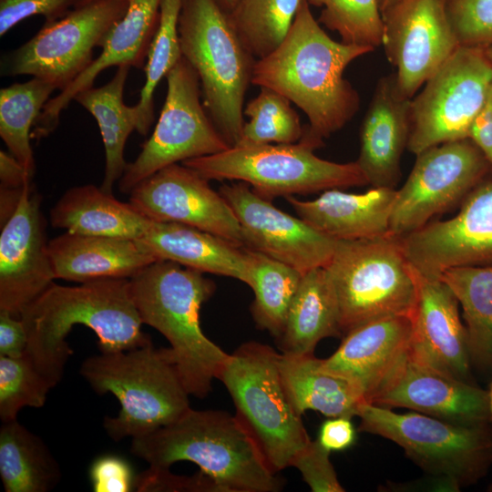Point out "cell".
<instances>
[{"label": "cell", "instance_id": "cell-1", "mask_svg": "<svg viewBox=\"0 0 492 492\" xmlns=\"http://www.w3.org/2000/svg\"><path fill=\"white\" fill-rule=\"evenodd\" d=\"M372 51L331 38L313 15L308 1L302 0L283 41L256 60L251 84L272 88L301 108L309 123L300 140L318 149L359 110V94L343 72Z\"/></svg>", "mask_w": 492, "mask_h": 492}, {"label": "cell", "instance_id": "cell-2", "mask_svg": "<svg viewBox=\"0 0 492 492\" xmlns=\"http://www.w3.org/2000/svg\"><path fill=\"white\" fill-rule=\"evenodd\" d=\"M27 333L26 355L52 388L62 379L73 351L66 338L82 324L98 338L102 353L149 345L150 337L130 293L129 279H100L64 286L53 282L20 316Z\"/></svg>", "mask_w": 492, "mask_h": 492}, {"label": "cell", "instance_id": "cell-3", "mask_svg": "<svg viewBox=\"0 0 492 492\" xmlns=\"http://www.w3.org/2000/svg\"><path fill=\"white\" fill-rule=\"evenodd\" d=\"M131 453L154 470L192 462L219 492H277L283 487L246 427L225 411L190 408L175 422L132 438Z\"/></svg>", "mask_w": 492, "mask_h": 492}, {"label": "cell", "instance_id": "cell-4", "mask_svg": "<svg viewBox=\"0 0 492 492\" xmlns=\"http://www.w3.org/2000/svg\"><path fill=\"white\" fill-rule=\"evenodd\" d=\"M130 293L143 324L159 331L189 395L211 391L229 354L202 332L200 310L215 291L203 272L159 260L129 279Z\"/></svg>", "mask_w": 492, "mask_h": 492}, {"label": "cell", "instance_id": "cell-5", "mask_svg": "<svg viewBox=\"0 0 492 492\" xmlns=\"http://www.w3.org/2000/svg\"><path fill=\"white\" fill-rule=\"evenodd\" d=\"M178 28L182 56L200 79L202 103L230 147L235 146L256 59L216 0H182Z\"/></svg>", "mask_w": 492, "mask_h": 492}, {"label": "cell", "instance_id": "cell-6", "mask_svg": "<svg viewBox=\"0 0 492 492\" xmlns=\"http://www.w3.org/2000/svg\"><path fill=\"white\" fill-rule=\"evenodd\" d=\"M80 374L99 395L111 393L120 409L104 427L116 441L138 437L166 426L190 409L184 387L166 348L153 344L87 358Z\"/></svg>", "mask_w": 492, "mask_h": 492}, {"label": "cell", "instance_id": "cell-7", "mask_svg": "<svg viewBox=\"0 0 492 492\" xmlns=\"http://www.w3.org/2000/svg\"><path fill=\"white\" fill-rule=\"evenodd\" d=\"M325 269L335 290L342 334L375 319L413 318L417 283L398 236L337 241Z\"/></svg>", "mask_w": 492, "mask_h": 492}, {"label": "cell", "instance_id": "cell-8", "mask_svg": "<svg viewBox=\"0 0 492 492\" xmlns=\"http://www.w3.org/2000/svg\"><path fill=\"white\" fill-rule=\"evenodd\" d=\"M279 358L271 346L247 342L229 354L218 376L233 400L235 415L274 473L291 466L311 441L284 393Z\"/></svg>", "mask_w": 492, "mask_h": 492}, {"label": "cell", "instance_id": "cell-9", "mask_svg": "<svg viewBox=\"0 0 492 492\" xmlns=\"http://www.w3.org/2000/svg\"><path fill=\"white\" fill-rule=\"evenodd\" d=\"M359 430L390 439L444 486L457 490L482 478L492 465V422L459 424L424 414H397L364 402Z\"/></svg>", "mask_w": 492, "mask_h": 492}, {"label": "cell", "instance_id": "cell-10", "mask_svg": "<svg viewBox=\"0 0 492 492\" xmlns=\"http://www.w3.org/2000/svg\"><path fill=\"white\" fill-rule=\"evenodd\" d=\"M299 140L292 144H243L183 165L207 179L239 180L264 199L369 185L356 161L337 163L314 154Z\"/></svg>", "mask_w": 492, "mask_h": 492}, {"label": "cell", "instance_id": "cell-11", "mask_svg": "<svg viewBox=\"0 0 492 492\" xmlns=\"http://www.w3.org/2000/svg\"><path fill=\"white\" fill-rule=\"evenodd\" d=\"M128 0L78 3L63 17L45 22L28 41L6 54L1 75L40 78L67 89L93 60L109 29L125 15Z\"/></svg>", "mask_w": 492, "mask_h": 492}, {"label": "cell", "instance_id": "cell-12", "mask_svg": "<svg viewBox=\"0 0 492 492\" xmlns=\"http://www.w3.org/2000/svg\"><path fill=\"white\" fill-rule=\"evenodd\" d=\"M491 84L492 62L486 48L458 46L411 98L408 151L417 155L468 138Z\"/></svg>", "mask_w": 492, "mask_h": 492}, {"label": "cell", "instance_id": "cell-13", "mask_svg": "<svg viewBox=\"0 0 492 492\" xmlns=\"http://www.w3.org/2000/svg\"><path fill=\"white\" fill-rule=\"evenodd\" d=\"M166 79L167 95L153 132L118 180L123 193L167 166L230 148L201 103L199 77L183 56Z\"/></svg>", "mask_w": 492, "mask_h": 492}, {"label": "cell", "instance_id": "cell-14", "mask_svg": "<svg viewBox=\"0 0 492 492\" xmlns=\"http://www.w3.org/2000/svg\"><path fill=\"white\" fill-rule=\"evenodd\" d=\"M404 185L396 190L390 234L404 236L453 209L482 182L492 166L468 138L445 142L415 155Z\"/></svg>", "mask_w": 492, "mask_h": 492}, {"label": "cell", "instance_id": "cell-15", "mask_svg": "<svg viewBox=\"0 0 492 492\" xmlns=\"http://www.w3.org/2000/svg\"><path fill=\"white\" fill-rule=\"evenodd\" d=\"M447 0H397L381 11L382 45L401 92L412 98L459 46Z\"/></svg>", "mask_w": 492, "mask_h": 492}, {"label": "cell", "instance_id": "cell-16", "mask_svg": "<svg viewBox=\"0 0 492 492\" xmlns=\"http://www.w3.org/2000/svg\"><path fill=\"white\" fill-rule=\"evenodd\" d=\"M460 206L453 218L429 221L399 237L407 261L420 274L438 278L452 267L492 265V178Z\"/></svg>", "mask_w": 492, "mask_h": 492}, {"label": "cell", "instance_id": "cell-17", "mask_svg": "<svg viewBox=\"0 0 492 492\" xmlns=\"http://www.w3.org/2000/svg\"><path fill=\"white\" fill-rule=\"evenodd\" d=\"M220 193L233 210L241 229L243 246L285 263L302 274L325 267L336 249L333 240L273 206L239 181L224 184Z\"/></svg>", "mask_w": 492, "mask_h": 492}, {"label": "cell", "instance_id": "cell-18", "mask_svg": "<svg viewBox=\"0 0 492 492\" xmlns=\"http://www.w3.org/2000/svg\"><path fill=\"white\" fill-rule=\"evenodd\" d=\"M129 194L133 207L152 220L195 227L244 247L240 222L228 201L209 179L182 163L159 169Z\"/></svg>", "mask_w": 492, "mask_h": 492}, {"label": "cell", "instance_id": "cell-19", "mask_svg": "<svg viewBox=\"0 0 492 492\" xmlns=\"http://www.w3.org/2000/svg\"><path fill=\"white\" fill-rule=\"evenodd\" d=\"M369 403L410 408L459 424L491 422L487 391L420 360L409 348Z\"/></svg>", "mask_w": 492, "mask_h": 492}, {"label": "cell", "instance_id": "cell-20", "mask_svg": "<svg viewBox=\"0 0 492 492\" xmlns=\"http://www.w3.org/2000/svg\"><path fill=\"white\" fill-rule=\"evenodd\" d=\"M40 205V196L30 183L1 225L0 309L17 317L56 279Z\"/></svg>", "mask_w": 492, "mask_h": 492}, {"label": "cell", "instance_id": "cell-21", "mask_svg": "<svg viewBox=\"0 0 492 492\" xmlns=\"http://www.w3.org/2000/svg\"><path fill=\"white\" fill-rule=\"evenodd\" d=\"M413 271L417 302L412 318L410 351L442 372L473 384L467 333L455 294L439 278Z\"/></svg>", "mask_w": 492, "mask_h": 492}, {"label": "cell", "instance_id": "cell-22", "mask_svg": "<svg viewBox=\"0 0 492 492\" xmlns=\"http://www.w3.org/2000/svg\"><path fill=\"white\" fill-rule=\"evenodd\" d=\"M125 15L105 36L101 54L67 89L50 98L36 118L31 138L50 135L57 127L62 111L81 91L93 87L97 77L111 67L144 68L148 52L158 28L161 0H128Z\"/></svg>", "mask_w": 492, "mask_h": 492}, {"label": "cell", "instance_id": "cell-23", "mask_svg": "<svg viewBox=\"0 0 492 492\" xmlns=\"http://www.w3.org/2000/svg\"><path fill=\"white\" fill-rule=\"evenodd\" d=\"M411 128V98L400 90L395 72L381 77L360 130L356 162L372 188L395 189Z\"/></svg>", "mask_w": 492, "mask_h": 492}, {"label": "cell", "instance_id": "cell-24", "mask_svg": "<svg viewBox=\"0 0 492 492\" xmlns=\"http://www.w3.org/2000/svg\"><path fill=\"white\" fill-rule=\"evenodd\" d=\"M412 318L389 316L348 331L337 350L319 359L323 370L352 383L369 403L383 380L407 351Z\"/></svg>", "mask_w": 492, "mask_h": 492}, {"label": "cell", "instance_id": "cell-25", "mask_svg": "<svg viewBox=\"0 0 492 492\" xmlns=\"http://www.w3.org/2000/svg\"><path fill=\"white\" fill-rule=\"evenodd\" d=\"M396 189L372 188L364 193L324 190L313 200L286 197L298 216L336 241L368 240L390 234Z\"/></svg>", "mask_w": 492, "mask_h": 492}, {"label": "cell", "instance_id": "cell-26", "mask_svg": "<svg viewBox=\"0 0 492 492\" xmlns=\"http://www.w3.org/2000/svg\"><path fill=\"white\" fill-rule=\"evenodd\" d=\"M56 279L83 283L130 279L159 261L135 240L66 231L48 241Z\"/></svg>", "mask_w": 492, "mask_h": 492}, {"label": "cell", "instance_id": "cell-27", "mask_svg": "<svg viewBox=\"0 0 492 492\" xmlns=\"http://www.w3.org/2000/svg\"><path fill=\"white\" fill-rule=\"evenodd\" d=\"M137 241L159 260L250 282L247 249L195 227L151 220Z\"/></svg>", "mask_w": 492, "mask_h": 492}, {"label": "cell", "instance_id": "cell-28", "mask_svg": "<svg viewBox=\"0 0 492 492\" xmlns=\"http://www.w3.org/2000/svg\"><path fill=\"white\" fill-rule=\"evenodd\" d=\"M152 220L128 201L92 184L68 189L50 211V222L66 231L138 240Z\"/></svg>", "mask_w": 492, "mask_h": 492}, {"label": "cell", "instance_id": "cell-29", "mask_svg": "<svg viewBox=\"0 0 492 492\" xmlns=\"http://www.w3.org/2000/svg\"><path fill=\"white\" fill-rule=\"evenodd\" d=\"M343 335L335 290L325 267L302 275L290 305L284 329L278 338L282 354H313L323 338Z\"/></svg>", "mask_w": 492, "mask_h": 492}, {"label": "cell", "instance_id": "cell-30", "mask_svg": "<svg viewBox=\"0 0 492 492\" xmlns=\"http://www.w3.org/2000/svg\"><path fill=\"white\" fill-rule=\"evenodd\" d=\"M279 371L286 397L300 416L313 410L328 417L352 418L365 402L352 383L323 370L313 354H280Z\"/></svg>", "mask_w": 492, "mask_h": 492}, {"label": "cell", "instance_id": "cell-31", "mask_svg": "<svg viewBox=\"0 0 492 492\" xmlns=\"http://www.w3.org/2000/svg\"><path fill=\"white\" fill-rule=\"evenodd\" d=\"M129 69L128 66L118 67L109 82L87 88L74 97L94 117L99 128L105 149V172L100 188L110 194L128 166L124 159L126 142L138 126L135 105L127 106L123 99Z\"/></svg>", "mask_w": 492, "mask_h": 492}, {"label": "cell", "instance_id": "cell-32", "mask_svg": "<svg viewBox=\"0 0 492 492\" xmlns=\"http://www.w3.org/2000/svg\"><path fill=\"white\" fill-rule=\"evenodd\" d=\"M0 477L6 492H47L61 472L42 439L13 420L0 428Z\"/></svg>", "mask_w": 492, "mask_h": 492}, {"label": "cell", "instance_id": "cell-33", "mask_svg": "<svg viewBox=\"0 0 492 492\" xmlns=\"http://www.w3.org/2000/svg\"><path fill=\"white\" fill-rule=\"evenodd\" d=\"M455 294L463 310L471 364L492 369V265L457 266L438 277Z\"/></svg>", "mask_w": 492, "mask_h": 492}, {"label": "cell", "instance_id": "cell-34", "mask_svg": "<svg viewBox=\"0 0 492 492\" xmlns=\"http://www.w3.org/2000/svg\"><path fill=\"white\" fill-rule=\"evenodd\" d=\"M246 249L250 264L248 285L254 292L251 304L253 320L260 329L268 331L278 339L284 329L287 313L302 274L268 255Z\"/></svg>", "mask_w": 492, "mask_h": 492}, {"label": "cell", "instance_id": "cell-35", "mask_svg": "<svg viewBox=\"0 0 492 492\" xmlns=\"http://www.w3.org/2000/svg\"><path fill=\"white\" fill-rule=\"evenodd\" d=\"M54 90V86L37 77L0 89V137L8 152L32 177L36 162L31 129Z\"/></svg>", "mask_w": 492, "mask_h": 492}, {"label": "cell", "instance_id": "cell-36", "mask_svg": "<svg viewBox=\"0 0 492 492\" xmlns=\"http://www.w3.org/2000/svg\"><path fill=\"white\" fill-rule=\"evenodd\" d=\"M302 0H238L229 13L231 23L256 60L283 41Z\"/></svg>", "mask_w": 492, "mask_h": 492}, {"label": "cell", "instance_id": "cell-37", "mask_svg": "<svg viewBox=\"0 0 492 492\" xmlns=\"http://www.w3.org/2000/svg\"><path fill=\"white\" fill-rule=\"evenodd\" d=\"M182 0H161L158 28L151 41L146 64L145 84L135 105L138 116L137 131L146 136L154 121V91L160 80L182 58L179 36V15Z\"/></svg>", "mask_w": 492, "mask_h": 492}, {"label": "cell", "instance_id": "cell-38", "mask_svg": "<svg viewBox=\"0 0 492 492\" xmlns=\"http://www.w3.org/2000/svg\"><path fill=\"white\" fill-rule=\"evenodd\" d=\"M260 88L259 94L244 106L243 115L249 118V121L243 125L239 143H297L302 137L304 128L291 106L292 102L272 88Z\"/></svg>", "mask_w": 492, "mask_h": 492}, {"label": "cell", "instance_id": "cell-39", "mask_svg": "<svg viewBox=\"0 0 492 492\" xmlns=\"http://www.w3.org/2000/svg\"><path fill=\"white\" fill-rule=\"evenodd\" d=\"M322 7L319 23L341 41L373 49L382 45L383 19L378 0H307Z\"/></svg>", "mask_w": 492, "mask_h": 492}, {"label": "cell", "instance_id": "cell-40", "mask_svg": "<svg viewBox=\"0 0 492 492\" xmlns=\"http://www.w3.org/2000/svg\"><path fill=\"white\" fill-rule=\"evenodd\" d=\"M51 384L25 354L0 356V418L3 423L16 420L26 407L44 405Z\"/></svg>", "mask_w": 492, "mask_h": 492}, {"label": "cell", "instance_id": "cell-41", "mask_svg": "<svg viewBox=\"0 0 492 492\" xmlns=\"http://www.w3.org/2000/svg\"><path fill=\"white\" fill-rule=\"evenodd\" d=\"M446 8L459 46H492V0H447Z\"/></svg>", "mask_w": 492, "mask_h": 492}, {"label": "cell", "instance_id": "cell-42", "mask_svg": "<svg viewBox=\"0 0 492 492\" xmlns=\"http://www.w3.org/2000/svg\"><path fill=\"white\" fill-rule=\"evenodd\" d=\"M330 451L318 440L310 441L293 457L291 466L301 473L303 481L313 492H343L334 468L329 458Z\"/></svg>", "mask_w": 492, "mask_h": 492}, {"label": "cell", "instance_id": "cell-43", "mask_svg": "<svg viewBox=\"0 0 492 492\" xmlns=\"http://www.w3.org/2000/svg\"><path fill=\"white\" fill-rule=\"evenodd\" d=\"M80 0H0V36L21 21L42 15L46 22L66 15Z\"/></svg>", "mask_w": 492, "mask_h": 492}, {"label": "cell", "instance_id": "cell-44", "mask_svg": "<svg viewBox=\"0 0 492 492\" xmlns=\"http://www.w3.org/2000/svg\"><path fill=\"white\" fill-rule=\"evenodd\" d=\"M89 477L95 492H128L135 487L136 479L128 462L115 455L94 460Z\"/></svg>", "mask_w": 492, "mask_h": 492}, {"label": "cell", "instance_id": "cell-45", "mask_svg": "<svg viewBox=\"0 0 492 492\" xmlns=\"http://www.w3.org/2000/svg\"><path fill=\"white\" fill-rule=\"evenodd\" d=\"M26 347L27 333L22 318L0 309V356L22 357Z\"/></svg>", "mask_w": 492, "mask_h": 492}, {"label": "cell", "instance_id": "cell-46", "mask_svg": "<svg viewBox=\"0 0 492 492\" xmlns=\"http://www.w3.org/2000/svg\"><path fill=\"white\" fill-rule=\"evenodd\" d=\"M355 439L356 432L351 418L337 416L327 419L322 424L317 440L331 452L349 448Z\"/></svg>", "mask_w": 492, "mask_h": 492}, {"label": "cell", "instance_id": "cell-47", "mask_svg": "<svg viewBox=\"0 0 492 492\" xmlns=\"http://www.w3.org/2000/svg\"><path fill=\"white\" fill-rule=\"evenodd\" d=\"M468 138L492 166V84L483 106L470 125Z\"/></svg>", "mask_w": 492, "mask_h": 492}, {"label": "cell", "instance_id": "cell-48", "mask_svg": "<svg viewBox=\"0 0 492 492\" xmlns=\"http://www.w3.org/2000/svg\"><path fill=\"white\" fill-rule=\"evenodd\" d=\"M33 178L13 155L0 151V188L23 189Z\"/></svg>", "mask_w": 492, "mask_h": 492}, {"label": "cell", "instance_id": "cell-49", "mask_svg": "<svg viewBox=\"0 0 492 492\" xmlns=\"http://www.w3.org/2000/svg\"><path fill=\"white\" fill-rule=\"evenodd\" d=\"M220 7L227 13H231L238 0H216Z\"/></svg>", "mask_w": 492, "mask_h": 492}, {"label": "cell", "instance_id": "cell-50", "mask_svg": "<svg viewBox=\"0 0 492 492\" xmlns=\"http://www.w3.org/2000/svg\"><path fill=\"white\" fill-rule=\"evenodd\" d=\"M397 0H378L380 12L393 5Z\"/></svg>", "mask_w": 492, "mask_h": 492}, {"label": "cell", "instance_id": "cell-51", "mask_svg": "<svg viewBox=\"0 0 492 492\" xmlns=\"http://www.w3.org/2000/svg\"><path fill=\"white\" fill-rule=\"evenodd\" d=\"M487 395L489 403L490 421L492 422V383L490 384L489 390L487 391Z\"/></svg>", "mask_w": 492, "mask_h": 492}, {"label": "cell", "instance_id": "cell-52", "mask_svg": "<svg viewBox=\"0 0 492 492\" xmlns=\"http://www.w3.org/2000/svg\"><path fill=\"white\" fill-rule=\"evenodd\" d=\"M486 53L492 62V46L486 48Z\"/></svg>", "mask_w": 492, "mask_h": 492}, {"label": "cell", "instance_id": "cell-53", "mask_svg": "<svg viewBox=\"0 0 492 492\" xmlns=\"http://www.w3.org/2000/svg\"><path fill=\"white\" fill-rule=\"evenodd\" d=\"M91 0H80L79 3H86V2H89Z\"/></svg>", "mask_w": 492, "mask_h": 492}, {"label": "cell", "instance_id": "cell-54", "mask_svg": "<svg viewBox=\"0 0 492 492\" xmlns=\"http://www.w3.org/2000/svg\"><path fill=\"white\" fill-rule=\"evenodd\" d=\"M490 488H491L490 490H492V487Z\"/></svg>", "mask_w": 492, "mask_h": 492}]
</instances>
